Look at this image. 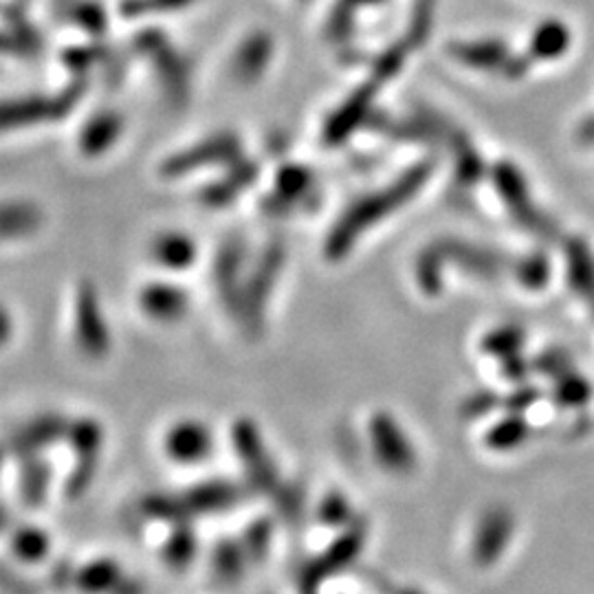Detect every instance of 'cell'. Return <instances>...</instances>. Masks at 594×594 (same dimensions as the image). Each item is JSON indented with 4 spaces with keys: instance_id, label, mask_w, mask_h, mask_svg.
Returning <instances> with one entry per match:
<instances>
[{
    "instance_id": "1",
    "label": "cell",
    "mask_w": 594,
    "mask_h": 594,
    "mask_svg": "<svg viewBox=\"0 0 594 594\" xmlns=\"http://www.w3.org/2000/svg\"><path fill=\"white\" fill-rule=\"evenodd\" d=\"M426 177L422 169H416V173L407 175L405 179H401L396 186H392L388 192H381L368 201H364L362 205H357L344 220L339 225L330 240H328V256L330 258H342L344 253L351 249V244L357 240V236L372 223H377L379 216L390 214L392 210H396L407 197L414 194V190L418 188L420 179Z\"/></svg>"
},
{
    "instance_id": "13",
    "label": "cell",
    "mask_w": 594,
    "mask_h": 594,
    "mask_svg": "<svg viewBox=\"0 0 594 594\" xmlns=\"http://www.w3.org/2000/svg\"><path fill=\"white\" fill-rule=\"evenodd\" d=\"M23 460V476H21V497L27 506H40L47 500L49 484H51V467L49 463L38 456H27Z\"/></svg>"
},
{
    "instance_id": "25",
    "label": "cell",
    "mask_w": 594,
    "mask_h": 594,
    "mask_svg": "<svg viewBox=\"0 0 594 594\" xmlns=\"http://www.w3.org/2000/svg\"><path fill=\"white\" fill-rule=\"evenodd\" d=\"M566 42V31L559 25H546V29L535 36V51L542 55H559Z\"/></svg>"
},
{
    "instance_id": "2",
    "label": "cell",
    "mask_w": 594,
    "mask_h": 594,
    "mask_svg": "<svg viewBox=\"0 0 594 594\" xmlns=\"http://www.w3.org/2000/svg\"><path fill=\"white\" fill-rule=\"evenodd\" d=\"M366 544V525L362 518L342 531L321 555L311 559L300 572L302 594H319V587L332 574H339L344 568L353 566L357 555Z\"/></svg>"
},
{
    "instance_id": "26",
    "label": "cell",
    "mask_w": 594,
    "mask_h": 594,
    "mask_svg": "<svg viewBox=\"0 0 594 594\" xmlns=\"http://www.w3.org/2000/svg\"><path fill=\"white\" fill-rule=\"evenodd\" d=\"M548 263L546 261H542V258H531V261H527L522 267H520V271H518V276H520V280H522V285L525 287H531V289H540L544 282H548Z\"/></svg>"
},
{
    "instance_id": "19",
    "label": "cell",
    "mask_w": 594,
    "mask_h": 594,
    "mask_svg": "<svg viewBox=\"0 0 594 594\" xmlns=\"http://www.w3.org/2000/svg\"><path fill=\"white\" fill-rule=\"evenodd\" d=\"M568 271H570V285L572 289L590 304L594 311V265L590 253L583 247L570 249L568 258Z\"/></svg>"
},
{
    "instance_id": "10",
    "label": "cell",
    "mask_w": 594,
    "mask_h": 594,
    "mask_svg": "<svg viewBox=\"0 0 594 594\" xmlns=\"http://www.w3.org/2000/svg\"><path fill=\"white\" fill-rule=\"evenodd\" d=\"M126 570L113 557H98L75 568L73 585L81 594H115L126 579Z\"/></svg>"
},
{
    "instance_id": "23",
    "label": "cell",
    "mask_w": 594,
    "mask_h": 594,
    "mask_svg": "<svg viewBox=\"0 0 594 594\" xmlns=\"http://www.w3.org/2000/svg\"><path fill=\"white\" fill-rule=\"evenodd\" d=\"M572 357L568 351H561V349H551V351H544L535 362H533V368L540 372V375H546V377H561L566 372L572 370Z\"/></svg>"
},
{
    "instance_id": "14",
    "label": "cell",
    "mask_w": 594,
    "mask_h": 594,
    "mask_svg": "<svg viewBox=\"0 0 594 594\" xmlns=\"http://www.w3.org/2000/svg\"><path fill=\"white\" fill-rule=\"evenodd\" d=\"M51 551V538L45 529L34 525H23L12 538V553L25 564H40Z\"/></svg>"
},
{
    "instance_id": "9",
    "label": "cell",
    "mask_w": 594,
    "mask_h": 594,
    "mask_svg": "<svg viewBox=\"0 0 594 594\" xmlns=\"http://www.w3.org/2000/svg\"><path fill=\"white\" fill-rule=\"evenodd\" d=\"M190 514L231 511L242 500V489L229 480H207L184 493Z\"/></svg>"
},
{
    "instance_id": "12",
    "label": "cell",
    "mask_w": 594,
    "mask_h": 594,
    "mask_svg": "<svg viewBox=\"0 0 594 594\" xmlns=\"http://www.w3.org/2000/svg\"><path fill=\"white\" fill-rule=\"evenodd\" d=\"M529 437H531V426L527 422V418L522 414L511 412L489 428V432L484 434V445L491 452H514L520 445H525Z\"/></svg>"
},
{
    "instance_id": "28",
    "label": "cell",
    "mask_w": 594,
    "mask_h": 594,
    "mask_svg": "<svg viewBox=\"0 0 594 594\" xmlns=\"http://www.w3.org/2000/svg\"><path fill=\"white\" fill-rule=\"evenodd\" d=\"M533 364L525 362L520 355H514V357H506L500 362V372L506 381H525L531 372Z\"/></svg>"
},
{
    "instance_id": "29",
    "label": "cell",
    "mask_w": 594,
    "mask_h": 594,
    "mask_svg": "<svg viewBox=\"0 0 594 594\" xmlns=\"http://www.w3.org/2000/svg\"><path fill=\"white\" fill-rule=\"evenodd\" d=\"M390 594H426V592H420L416 587H392Z\"/></svg>"
},
{
    "instance_id": "16",
    "label": "cell",
    "mask_w": 594,
    "mask_h": 594,
    "mask_svg": "<svg viewBox=\"0 0 594 594\" xmlns=\"http://www.w3.org/2000/svg\"><path fill=\"white\" fill-rule=\"evenodd\" d=\"M317 516L324 527L339 529V531L349 529L351 525H355L359 520L355 508L351 506V500L342 491H328L319 502Z\"/></svg>"
},
{
    "instance_id": "7",
    "label": "cell",
    "mask_w": 594,
    "mask_h": 594,
    "mask_svg": "<svg viewBox=\"0 0 594 594\" xmlns=\"http://www.w3.org/2000/svg\"><path fill=\"white\" fill-rule=\"evenodd\" d=\"M75 337L81 353L91 359H102L111 351V334L104 324L98 295L91 287H84L77 295Z\"/></svg>"
},
{
    "instance_id": "4",
    "label": "cell",
    "mask_w": 594,
    "mask_h": 594,
    "mask_svg": "<svg viewBox=\"0 0 594 594\" xmlns=\"http://www.w3.org/2000/svg\"><path fill=\"white\" fill-rule=\"evenodd\" d=\"M233 445L247 469L249 486L265 493H276L282 486L278 469L263 443L261 430L256 422L249 418H240L233 426Z\"/></svg>"
},
{
    "instance_id": "6",
    "label": "cell",
    "mask_w": 594,
    "mask_h": 594,
    "mask_svg": "<svg viewBox=\"0 0 594 594\" xmlns=\"http://www.w3.org/2000/svg\"><path fill=\"white\" fill-rule=\"evenodd\" d=\"M163 447L167 458L177 465H199L214 454V434L203 420L184 418L167 430Z\"/></svg>"
},
{
    "instance_id": "18",
    "label": "cell",
    "mask_w": 594,
    "mask_h": 594,
    "mask_svg": "<svg viewBox=\"0 0 594 594\" xmlns=\"http://www.w3.org/2000/svg\"><path fill=\"white\" fill-rule=\"evenodd\" d=\"M553 399L559 407H566V409L583 407L592 399V383L583 375H577L574 370H570L555 379Z\"/></svg>"
},
{
    "instance_id": "22",
    "label": "cell",
    "mask_w": 594,
    "mask_h": 594,
    "mask_svg": "<svg viewBox=\"0 0 594 594\" xmlns=\"http://www.w3.org/2000/svg\"><path fill=\"white\" fill-rule=\"evenodd\" d=\"M271 540H274V529H271V522L269 520H258L253 522L247 531H244V551L249 555L251 561H258L267 555L269 546H271Z\"/></svg>"
},
{
    "instance_id": "21",
    "label": "cell",
    "mask_w": 594,
    "mask_h": 594,
    "mask_svg": "<svg viewBox=\"0 0 594 594\" xmlns=\"http://www.w3.org/2000/svg\"><path fill=\"white\" fill-rule=\"evenodd\" d=\"M154 258L169 269H184L194 258V247L184 236H163V240L156 242Z\"/></svg>"
},
{
    "instance_id": "5",
    "label": "cell",
    "mask_w": 594,
    "mask_h": 594,
    "mask_svg": "<svg viewBox=\"0 0 594 594\" xmlns=\"http://www.w3.org/2000/svg\"><path fill=\"white\" fill-rule=\"evenodd\" d=\"M516 533V518L506 506H489L471 538V559L480 568L500 561Z\"/></svg>"
},
{
    "instance_id": "17",
    "label": "cell",
    "mask_w": 594,
    "mask_h": 594,
    "mask_svg": "<svg viewBox=\"0 0 594 594\" xmlns=\"http://www.w3.org/2000/svg\"><path fill=\"white\" fill-rule=\"evenodd\" d=\"M525 339H527V332L520 326H500V328H493L484 334L482 351L489 357L506 359V357L520 355V351L525 346Z\"/></svg>"
},
{
    "instance_id": "8",
    "label": "cell",
    "mask_w": 594,
    "mask_h": 594,
    "mask_svg": "<svg viewBox=\"0 0 594 594\" xmlns=\"http://www.w3.org/2000/svg\"><path fill=\"white\" fill-rule=\"evenodd\" d=\"M71 420L60 414H45L34 420H29L25 428L16 430L10 439V452L18 458L38 456L49 445H55L60 441H66Z\"/></svg>"
},
{
    "instance_id": "27",
    "label": "cell",
    "mask_w": 594,
    "mask_h": 594,
    "mask_svg": "<svg viewBox=\"0 0 594 594\" xmlns=\"http://www.w3.org/2000/svg\"><path fill=\"white\" fill-rule=\"evenodd\" d=\"M540 399V390L535 386H520L514 394H508V399L504 401L508 412L514 414H525L529 407H533Z\"/></svg>"
},
{
    "instance_id": "11",
    "label": "cell",
    "mask_w": 594,
    "mask_h": 594,
    "mask_svg": "<svg viewBox=\"0 0 594 594\" xmlns=\"http://www.w3.org/2000/svg\"><path fill=\"white\" fill-rule=\"evenodd\" d=\"M141 308L159 321H175L181 319L188 311V295L184 293V289L173 287V285H150L141 291Z\"/></svg>"
},
{
    "instance_id": "15",
    "label": "cell",
    "mask_w": 594,
    "mask_h": 594,
    "mask_svg": "<svg viewBox=\"0 0 594 594\" xmlns=\"http://www.w3.org/2000/svg\"><path fill=\"white\" fill-rule=\"evenodd\" d=\"M249 555L242 546V542H233V540H223L216 544L214 548V572L218 579H223L225 583H233L238 581L249 564Z\"/></svg>"
},
{
    "instance_id": "3",
    "label": "cell",
    "mask_w": 594,
    "mask_h": 594,
    "mask_svg": "<svg viewBox=\"0 0 594 594\" xmlns=\"http://www.w3.org/2000/svg\"><path fill=\"white\" fill-rule=\"evenodd\" d=\"M372 452L383 471L392 476H407L418 465V454L399 420L390 412L372 414L368 422Z\"/></svg>"
},
{
    "instance_id": "24",
    "label": "cell",
    "mask_w": 594,
    "mask_h": 594,
    "mask_svg": "<svg viewBox=\"0 0 594 594\" xmlns=\"http://www.w3.org/2000/svg\"><path fill=\"white\" fill-rule=\"evenodd\" d=\"M497 405H500V396L495 392L480 390L476 394H469L463 401L460 412L465 418H482V416H489Z\"/></svg>"
},
{
    "instance_id": "20",
    "label": "cell",
    "mask_w": 594,
    "mask_h": 594,
    "mask_svg": "<svg viewBox=\"0 0 594 594\" xmlns=\"http://www.w3.org/2000/svg\"><path fill=\"white\" fill-rule=\"evenodd\" d=\"M163 557L173 568H186L197 557V535L188 522H179L163 546Z\"/></svg>"
}]
</instances>
